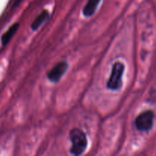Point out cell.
Returning <instances> with one entry per match:
<instances>
[{"instance_id": "6da1fadb", "label": "cell", "mask_w": 156, "mask_h": 156, "mask_svg": "<svg viewBox=\"0 0 156 156\" xmlns=\"http://www.w3.org/2000/svg\"><path fill=\"white\" fill-rule=\"evenodd\" d=\"M69 139L72 142V147L70 149L72 153L76 156L82 155L88 145V140L85 133L79 128H74L70 130Z\"/></svg>"}, {"instance_id": "7a4b0ae2", "label": "cell", "mask_w": 156, "mask_h": 156, "mask_svg": "<svg viewBox=\"0 0 156 156\" xmlns=\"http://www.w3.org/2000/svg\"><path fill=\"white\" fill-rule=\"evenodd\" d=\"M124 65L121 62H116L113 65L111 74L107 82V87L113 91L119 90L122 86V77L124 73Z\"/></svg>"}, {"instance_id": "3957f363", "label": "cell", "mask_w": 156, "mask_h": 156, "mask_svg": "<svg viewBox=\"0 0 156 156\" xmlns=\"http://www.w3.org/2000/svg\"><path fill=\"white\" fill-rule=\"evenodd\" d=\"M154 113L152 111H146L141 113L136 117L135 124L140 131H149L153 125Z\"/></svg>"}, {"instance_id": "277c9868", "label": "cell", "mask_w": 156, "mask_h": 156, "mask_svg": "<svg viewBox=\"0 0 156 156\" xmlns=\"http://www.w3.org/2000/svg\"><path fill=\"white\" fill-rule=\"evenodd\" d=\"M68 69V64L65 61L58 62L57 64L53 66V68L50 70L47 74V78L52 82H58L62 76L65 74Z\"/></svg>"}, {"instance_id": "5b68a950", "label": "cell", "mask_w": 156, "mask_h": 156, "mask_svg": "<svg viewBox=\"0 0 156 156\" xmlns=\"http://www.w3.org/2000/svg\"><path fill=\"white\" fill-rule=\"evenodd\" d=\"M101 0H88L86 5L83 8V15L85 17H91L95 13L97 8Z\"/></svg>"}, {"instance_id": "8992f818", "label": "cell", "mask_w": 156, "mask_h": 156, "mask_svg": "<svg viewBox=\"0 0 156 156\" xmlns=\"http://www.w3.org/2000/svg\"><path fill=\"white\" fill-rule=\"evenodd\" d=\"M49 18V12L47 10H44L43 12H41V13L38 15V16L37 17L34 19V21H33V23L31 24V29L33 30H36L39 28L40 26L47 20V18Z\"/></svg>"}, {"instance_id": "52a82bcc", "label": "cell", "mask_w": 156, "mask_h": 156, "mask_svg": "<svg viewBox=\"0 0 156 156\" xmlns=\"http://www.w3.org/2000/svg\"><path fill=\"white\" fill-rule=\"evenodd\" d=\"M18 27H19V24L18 23H15L13 25L11 26L9 28V30L2 35V44L3 45H5L8 43L9 42L12 37H13V35L16 33V31L18 30Z\"/></svg>"}]
</instances>
